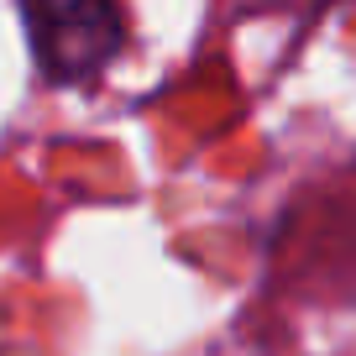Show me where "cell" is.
<instances>
[{"instance_id": "obj_1", "label": "cell", "mask_w": 356, "mask_h": 356, "mask_svg": "<svg viewBox=\"0 0 356 356\" xmlns=\"http://www.w3.org/2000/svg\"><path fill=\"white\" fill-rule=\"evenodd\" d=\"M22 26L47 84H89L126 42L115 0H22Z\"/></svg>"}]
</instances>
